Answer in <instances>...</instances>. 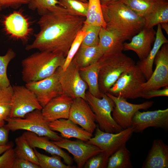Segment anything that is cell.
I'll return each mask as SVG.
<instances>
[{"label":"cell","mask_w":168,"mask_h":168,"mask_svg":"<svg viewBox=\"0 0 168 168\" xmlns=\"http://www.w3.org/2000/svg\"><path fill=\"white\" fill-rule=\"evenodd\" d=\"M85 19V17L73 15L59 5L55 10L40 16L37 22L40 31L25 49L58 53L66 57Z\"/></svg>","instance_id":"obj_1"},{"label":"cell","mask_w":168,"mask_h":168,"mask_svg":"<svg viewBox=\"0 0 168 168\" xmlns=\"http://www.w3.org/2000/svg\"><path fill=\"white\" fill-rule=\"evenodd\" d=\"M101 7L105 28L124 42L144 27V19L121 1Z\"/></svg>","instance_id":"obj_2"},{"label":"cell","mask_w":168,"mask_h":168,"mask_svg":"<svg viewBox=\"0 0 168 168\" xmlns=\"http://www.w3.org/2000/svg\"><path fill=\"white\" fill-rule=\"evenodd\" d=\"M65 58L61 54L46 51L32 54L21 62L23 81L26 83L50 76L58 67H62Z\"/></svg>","instance_id":"obj_3"},{"label":"cell","mask_w":168,"mask_h":168,"mask_svg":"<svg viewBox=\"0 0 168 168\" xmlns=\"http://www.w3.org/2000/svg\"><path fill=\"white\" fill-rule=\"evenodd\" d=\"M98 62L99 87L102 94L107 92L122 73L135 65L122 51L104 54Z\"/></svg>","instance_id":"obj_4"},{"label":"cell","mask_w":168,"mask_h":168,"mask_svg":"<svg viewBox=\"0 0 168 168\" xmlns=\"http://www.w3.org/2000/svg\"><path fill=\"white\" fill-rule=\"evenodd\" d=\"M6 122L7 123L4 126L9 131L26 130L39 136H46L54 141H60L63 138L50 129L41 110H35L26 114L23 118H8Z\"/></svg>","instance_id":"obj_5"},{"label":"cell","mask_w":168,"mask_h":168,"mask_svg":"<svg viewBox=\"0 0 168 168\" xmlns=\"http://www.w3.org/2000/svg\"><path fill=\"white\" fill-rule=\"evenodd\" d=\"M146 81L139 67L135 65L122 73L107 92L126 99L142 97V86Z\"/></svg>","instance_id":"obj_6"},{"label":"cell","mask_w":168,"mask_h":168,"mask_svg":"<svg viewBox=\"0 0 168 168\" xmlns=\"http://www.w3.org/2000/svg\"><path fill=\"white\" fill-rule=\"evenodd\" d=\"M86 99L95 115L96 121L101 130L116 133L123 129L115 122L112 116L114 103L106 93L103 94L102 97L100 98L87 91L86 92Z\"/></svg>","instance_id":"obj_7"},{"label":"cell","mask_w":168,"mask_h":168,"mask_svg":"<svg viewBox=\"0 0 168 168\" xmlns=\"http://www.w3.org/2000/svg\"><path fill=\"white\" fill-rule=\"evenodd\" d=\"M55 72L61 85L63 93L73 99L81 98L86 100V91L88 86L80 76L79 67L74 58L65 70L60 67Z\"/></svg>","instance_id":"obj_8"},{"label":"cell","mask_w":168,"mask_h":168,"mask_svg":"<svg viewBox=\"0 0 168 168\" xmlns=\"http://www.w3.org/2000/svg\"><path fill=\"white\" fill-rule=\"evenodd\" d=\"M134 132V129L133 126L118 133H113L103 131L97 126L94 137L86 142L98 147L108 160L110 156L126 145Z\"/></svg>","instance_id":"obj_9"},{"label":"cell","mask_w":168,"mask_h":168,"mask_svg":"<svg viewBox=\"0 0 168 168\" xmlns=\"http://www.w3.org/2000/svg\"><path fill=\"white\" fill-rule=\"evenodd\" d=\"M12 105L9 118H24L27 114L36 110H42L34 94L25 86H12Z\"/></svg>","instance_id":"obj_10"},{"label":"cell","mask_w":168,"mask_h":168,"mask_svg":"<svg viewBox=\"0 0 168 168\" xmlns=\"http://www.w3.org/2000/svg\"><path fill=\"white\" fill-rule=\"evenodd\" d=\"M105 93L114 103L112 116L115 122L123 129L132 126V119L137 111L147 110L154 103L152 101H147L140 104H132L128 102L126 99L124 98L115 96L108 92Z\"/></svg>","instance_id":"obj_11"},{"label":"cell","mask_w":168,"mask_h":168,"mask_svg":"<svg viewBox=\"0 0 168 168\" xmlns=\"http://www.w3.org/2000/svg\"><path fill=\"white\" fill-rule=\"evenodd\" d=\"M156 68L150 78L141 87L143 93L160 89L168 86V44H164L157 53L155 60Z\"/></svg>","instance_id":"obj_12"},{"label":"cell","mask_w":168,"mask_h":168,"mask_svg":"<svg viewBox=\"0 0 168 168\" xmlns=\"http://www.w3.org/2000/svg\"><path fill=\"white\" fill-rule=\"evenodd\" d=\"M3 25L7 34L24 44L27 42L33 32L29 18L21 10L14 11L5 16Z\"/></svg>","instance_id":"obj_13"},{"label":"cell","mask_w":168,"mask_h":168,"mask_svg":"<svg viewBox=\"0 0 168 168\" xmlns=\"http://www.w3.org/2000/svg\"><path fill=\"white\" fill-rule=\"evenodd\" d=\"M25 86L34 94L43 108L51 100L63 94L55 72L49 77L26 83Z\"/></svg>","instance_id":"obj_14"},{"label":"cell","mask_w":168,"mask_h":168,"mask_svg":"<svg viewBox=\"0 0 168 168\" xmlns=\"http://www.w3.org/2000/svg\"><path fill=\"white\" fill-rule=\"evenodd\" d=\"M53 142L62 149L67 150L72 155L78 168L83 167L91 157L102 152L97 146L80 139L72 141L63 138L60 141Z\"/></svg>","instance_id":"obj_15"},{"label":"cell","mask_w":168,"mask_h":168,"mask_svg":"<svg viewBox=\"0 0 168 168\" xmlns=\"http://www.w3.org/2000/svg\"><path fill=\"white\" fill-rule=\"evenodd\" d=\"M132 126L135 133H142L152 127L168 129V109L154 111H137L132 119Z\"/></svg>","instance_id":"obj_16"},{"label":"cell","mask_w":168,"mask_h":168,"mask_svg":"<svg viewBox=\"0 0 168 168\" xmlns=\"http://www.w3.org/2000/svg\"><path fill=\"white\" fill-rule=\"evenodd\" d=\"M68 119L92 134L97 127L95 114L87 102L81 98L73 99Z\"/></svg>","instance_id":"obj_17"},{"label":"cell","mask_w":168,"mask_h":168,"mask_svg":"<svg viewBox=\"0 0 168 168\" xmlns=\"http://www.w3.org/2000/svg\"><path fill=\"white\" fill-rule=\"evenodd\" d=\"M156 32L153 28L144 27L133 36L129 43L123 44V50H132L138 56L140 60L147 57L150 51L152 45L154 41Z\"/></svg>","instance_id":"obj_18"},{"label":"cell","mask_w":168,"mask_h":168,"mask_svg":"<svg viewBox=\"0 0 168 168\" xmlns=\"http://www.w3.org/2000/svg\"><path fill=\"white\" fill-rule=\"evenodd\" d=\"M73 99L63 93L49 102L41 110L44 119L49 122L60 119H68Z\"/></svg>","instance_id":"obj_19"},{"label":"cell","mask_w":168,"mask_h":168,"mask_svg":"<svg viewBox=\"0 0 168 168\" xmlns=\"http://www.w3.org/2000/svg\"><path fill=\"white\" fill-rule=\"evenodd\" d=\"M22 135L32 148H40L52 155L58 156L67 165L71 166L73 164V160L69 155L53 142L50 141L48 138L39 136L28 131L24 132Z\"/></svg>","instance_id":"obj_20"},{"label":"cell","mask_w":168,"mask_h":168,"mask_svg":"<svg viewBox=\"0 0 168 168\" xmlns=\"http://www.w3.org/2000/svg\"><path fill=\"white\" fill-rule=\"evenodd\" d=\"M48 124L51 130L60 133L63 138H75L86 142L93 137L92 134L68 119H59L48 122Z\"/></svg>","instance_id":"obj_21"},{"label":"cell","mask_w":168,"mask_h":168,"mask_svg":"<svg viewBox=\"0 0 168 168\" xmlns=\"http://www.w3.org/2000/svg\"><path fill=\"white\" fill-rule=\"evenodd\" d=\"M142 167L168 168V146L162 140H154Z\"/></svg>","instance_id":"obj_22"},{"label":"cell","mask_w":168,"mask_h":168,"mask_svg":"<svg viewBox=\"0 0 168 168\" xmlns=\"http://www.w3.org/2000/svg\"><path fill=\"white\" fill-rule=\"evenodd\" d=\"M168 43V40L163 34L160 24H158L152 47L147 57L140 60L137 64L144 75L146 80L150 78L153 72V65L157 53L161 46Z\"/></svg>","instance_id":"obj_23"},{"label":"cell","mask_w":168,"mask_h":168,"mask_svg":"<svg viewBox=\"0 0 168 168\" xmlns=\"http://www.w3.org/2000/svg\"><path fill=\"white\" fill-rule=\"evenodd\" d=\"M99 70L98 61L87 67L79 68L80 76L88 86L89 92L96 97L100 98L103 94L100 92L99 87Z\"/></svg>","instance_id":"obj_24"},{"label":"cell","mask_w":168,"mask_h":168,"mask_svg":"<svg viewBox=\"0 0 168 168\" xmlns=\"http://www.w3.org/2000/svg\"><path fill=\"white\" fill-rule=\"evenodd\" d=\"M103 55L99 45L93 46L81 45L73 58L80 68L98 62Z\"/></svg>","instance_id":"obj_25"},{"label":"cell","mask_w":168,"mask_h":168,"mask_svg":"<svg viewBox=\"0 0 168 168\" xmlns=\"http://www.w3.org/2000/svg\"><path fill=\"white\" fill-rule=\"evenodd\" d=\"M99 38L98 45L103 54L123 50L124 42L105 28L101 27Z\"/></svg>","instance_id":"obj_26"},{"label":"cell","mask_w":168,"mask_h":168,"mask_svg":"<svg viewBox=\"0 0 168 168\" xmlns=\"http://www.w3.org/2000/svg\"><path fill=\"white\" fill-rule=\"evenodd\" d=\"M166 0H121L139 16L144 19Z\"/></svg>","instance_id":"obj_27"},{"label":"cell","mask_w":168,"mask_h":168,"mask_svg":"<svg viewBox=\"0 0 168 168\" xmlns=\"http://www.w3.org/2000/svg\"><path fill=\"white\" fill-rule=\"evenodd\" d=\"M88 8L84 26H96L105 28L100 0H88Z\"/></svg>","instance_id":"obj_28"},{"label":"cell","mask_w":168,"mask_h":168,"mask_svg":"<svg viewBox=\"0 0 168 168\" xmlns=\"http://www.w3.org/2000/svg\"><path fill=\"white\" fill-rule=\"evenodd\" d=\"M133 167L130 154L126 145L118 150L108 158L107 168H131Z\"/></svg>","instance_id":"obj_29"},{"label":"cell","mask_w":168,"mask_h":168,"mask_svg":"<svg viewBox=\"0 0 168 168\" xmlns=\"http://www.w3.org/2000/svg\"><path fill=\"white\" fill-rule=\"evenodd\" d=\"M144 27L153 28L156 25L168 22V1L166 0L144 18Z\"/></svg>","instance_id":"obj_30"},{"label":"cell","mask_w":168,"mask_h":168,"mask_svg":"<svg viewBox=\"0 0 168 168\" xmlns=\"http://www.w3.org/2000/svg\"><path fill=\"white\" fill-rule=\"evenodd\" d=\"M15 142L16 147L14 150L16 158L26 159L39 165L34 149L31 147L22 135L16 138Z\"/></svg>","instance_id":"obj_31"},{"label":"cell","mask_w":168,"mask_h":168,"mask_svg":"<svg viewBox=\"0 0 168 168\" xmlns=\"http://www.w3.org/2000/svg\"><path fill=\"white\" fill-rule=\"evenodd\" d=\"M13 92L12 87L11 85L0 88V127L4 126L6 119L9 117Z\"/></svg>","instance_id":"obj_32"},{"label":"cell","mask_w":168,"mask_h":168,"mask_svg":"<svg viewBox=\"0 0 168 168\" xmlns=\"http://www.w3.org/2000/svg\"><path fill=\"white\" fill-rule=\"evenodd\" d=\"M38 158L39 165L41 168H72L74 166L64 164L61 160V157L57 155L49 156L38 152L34 148Z\"/></svg>","instance_id":"obj_33"},{"label":"cell","mask_w":168,"mask_h":168,"mask_svg":"<svg viewBox=\"0 0 168 168\" xmlns=\"http://www.w3.org/2000/svg\"><path fill=\"white\" fill-rule=\"evenodd\" d=\"M59 2L57 0H30L28 4L29 9L36 10L40 16L57 9Z\"/></svg>","instance_id":"obj_34"},{"label":"cell","mask_w":168,"mask_h":168,"mask_svg":"<svg viewBox=\"0 0 168 168\" xmlns=\"http://www.w3.org/2000/svg\"><path fill=\"white\" fill-rule=\"evenodd\" d=\"M16 55L14 51L10 49L5 55L0 56V88L7 87L11 85L7 75V69L9 63L15 58Z\"/></svg>","instance_id":"obj_35"},{"label":"cell","mask_w":168,"mask_h":168,"mask_svg":"<svg viewBox=\"0 0 168 168\" xmlns=\"http://www.w3.org/2000/svg\"><path fill=\"white\" fill-rule=\"evenodd\" d=\"M59 5L66 9L71 13L86 17L88 8V2L79 0H60Z\"/></svg>","instance_id":"obj_36"},{"label":"cell","mask_w":168,"mask_h":168,"mask_svg":"<svg viewBox=\"0 0 168 168\" xmlns=\"http://www.w3.org/2000/svg\"><path fill=\"white\" fill-rule=\"evenodd\" d=\"M101 27L96 26H83L82 30H85L86 34L81 45L86 46L98 45L99 35Z\"/></svg>","instance_id":"obj_37"},{"label":"cell","mask_w":168,"mask_h":168,"mask_svg":"<svg viewBox=\"0 0 168 168\" xmlns=\"http://www.w3.org/2000/svg\"><path fill=\"white\" fill-rule=\"evenodd\" d=\"M86 34L85 30H81L77 34L72 42L66 57L65 60L62 67L65 70L69 65L81 46L83 39Z\"/></svg>","instance_id":"obj_38"},{"label":"cell","mask_w":168,"mask_h":168,"mask_svg":"<svg viewBox=\"0 0 168 168\" xmlns=\"http://www.w3.org/2000/svg\"><path fill=\"white\" fill-rule=\"evenodd\" d=\"M108 161L102 152L89 158L84 166L85 168H106Z\"/></svg>","instance_id":"obj_39"},{"label":"cell","mask_w":168,"mask_h":168,"mask_svg":"<svg viewBox=\"0 0 168 168\" xmlns=\"http://www.w3.org/2000/svg\"><path fill=\"white\" fill-rule=\"evenodd\" d=\"M16 158L14 149L11 147L0 156V168H13Z\"/></svg>","instance_id":"obj_40"},{"label":"cell","mask_w":168,"mask_h":168,"mask_svg":"<svg viewBox=\"0 0 168 168\" xmlns=\"http://www.w3.org/2000/svg\"><path fill=\"white\" fill-rule=\"evenodd\" d=\"M30 0H0L2 8L10 7L16 9L23 5L27 4Z\"/></svg>","instance_id":"obj_41"},{"label":"cell","mask_w":168,"mask_h":168,"mask_svg":"<svg viewBox=\"0 0 168 168\" xmlns=\"http://www.w3.org/2000/svg\"><path fill=\"white\" fill-rule=\"evenodd\" d=\"M13 168H40V166L27 160L16 158Z\"/></svg>","instance_id":"obj_42"},{"label":"cell","mask_w":168,"mask_h":168,"mask_svg":"<svg viewBox=\"0 0 168 168\" xmlns=\"http://www.w3.org/2000/svg\"><path fill=\"white\" fill-rule=\"evenodd\" d=\"M159 96H168V86L165 87L162 89L153 90L143 92L142 98L148 99Z\"/></svg>","instance_id":"obj_43"},{"label":"cell","mask_w":168,"mask_h":168,"mask_svg":"<svg viewBox=\"0 0 168 168\" xmlns=\"http://www.w3.org/2000/svg\"><path fill=\"white\" fill-rule=\"evenodd\" d=\"M9 130L4 126L0 127V146L7 145Z\"/></svg>","instance_id":"obj_44"},{"label":"cell","mask_w":168,"mask_h":168,"mask_svg":"<svg viewBox=\"0 0 168 168\" xmlns=\"http://www.w3.org/2000/svg\"><path fill=\"white\" fill-rule=\"evenodd\" d=\"M101 6H106L111 3L121 0H100Z\"/></svg>","instance_id":"obj_45"},{"label":"cell","mask_w":168,"mask_h":168,"mask_svg":"<svg viewBox=\"0 0 168 168\" xmlns=\"http://www.w3.org/2000/svg\"><path fill=\"white\" fill-rule=\"evenodd\" d=\"M11 147V146L9 144L3 146H0V155L3 153L5 152Z\"/></svg>","instance_id":"obj_46"},{"label":"cell","mask_w":168,"mask_h":168,"mask_svg":"<svg viewBox=\"0 0 168 168\" xmlns=\"http://www.w3.org/2000/svg\"><path fill=\"white\" fill-rule=\"evenodd\" d=\"M161 27L165 31L166 34H168V23L164 22L160 24Z\"/></svg>","instance_id":"obj_47"},{"label":"cell","mask_w":168,"mask_h":168,"mask_svg":"<svg viewBox=\"0 0 168 168\" xmlns=\"http://www.w3.org/2000/svg\"><path fill=\"white\" fill-rule=\"evenodd\" d=\"M57 0L59 1L60 0ZM79 0L81 1L82 2H88V0Z\"/></svg>","instance_id":"obj_48"},{"label":"cell","mask_w":168,"mask_h":168,"mask_svg":"<svg viewBox=\"0 0 168 168\" xmlns=\"http://www.w3.org/2000/svg\"><path fill=\"white\" fill-rule=\"evenodd\" d=\"M2 9V7H1L0 6V11L1 10V9Z\"/></svg>","instance_id":"obj_49"}]
</instances>
